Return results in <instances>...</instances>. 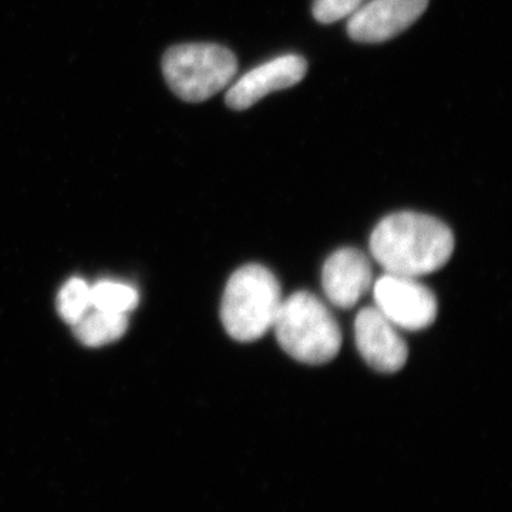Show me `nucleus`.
Wrapping results in <instances>:
<instances>
[{
	"label": "nucleus",
	"mask_w": 512,
	"mask_h": 512,
	"mask_svg": "<svg viewBox=\"0 0 512 512\" xmlns=\"http://www.w3.org/2000/svg\"><path fill=\"white\" fill-rule=\"evenodd\" d=\"M370 254L386 274H433L447 264L454 252V234L443 221L403 211L387 215L370 235Z\"/></svg>",
	"instance_id": "obj_1"
},
{
	"label": "nucleus",
	"mask_w": 512,
	"mask_h": 512,
	"mask_svg": "<svg viewBox=\"0 0 512 512\" xmlns=\"http://www.w3.org/2000/svg\"><path fill=\"white\" fill-rule=\"evenodd\" d=\"M90 293H92V308L99 311L127 315L138 305V292L133 286L123 282L104 279L90 286Z\"/></svg>",
	"instance_id": "obj_11"
},
{
	"label": "nucleus",
	"mask_w": 512,
	"mask_h": 512,
	"mask_svg": "<svg viewBox=\"0 0 512 512\" xmlns=\"http://www.w3.org/2000/svg\"><path fill=\"white\" fill-rule=\"evenodd\" d=\"M284 296L281 284L265 266H242L229 278L221 303L225 330L238 342H255L272 328Z\"/></svg>",
	"instance_id": "obj_3"
},
{
	"label": "nucleus",
	"mask_w": 512,
	"mask_h": 512,
	"mask_svg": "<svg viewBox=\"0 0 512 512\" xmlns=\"http://www.w3.org/2000/svg\"><path fill=\"white\" fill-rule=\"evenodd\" d=\"M272 329L285 353L305 365H325L342 348L338 320L322 299L308 291L284 299Z\"/></svg>",
	"instance_id": "obj_2"
},
{
	"label": "nucleus",
	"mask_w": 512,
	"mask_h": 512,
	"mask_svg": "<svg viewBox=\"0 0 512 512\" xmlns=\"http://www.w3.org/2000/svg\"><path fill=\"white\" fill-rule=\"evenodd\" d=\"M375 306L397 329L423 330L437 318L436 295L417 278L386 274L373 284Z\"/></svg>",
	"instance_id": "obj_5"
},
{
	"label": "nucleus",
	"mask_w": 512,
	"mask_h": 512,
	"mask_svg": "<svg viewBox=\"0 0 512 512\" xmlns=\"http://www.w3.org/2000/svg\"><path fill=\"white\" fill-rule=\"evenodd\" d=\"M429 0H372L350 15L348 35L359 43H382L399 36L426 12Z\"/></svg>",
	"instance_id": "obj_7"
},
{
	"label": "nucleus",
	"mask_w": 512,
	"mask_h": 512,
	"mask_svg": "<svg viewBox=\"0 0 512 512\" xmlns=\"http://www.w3.org/2000/svg\"><path fill=\"white\" fill-rule=\"evenodd\" d=\"M127 315L90 309L76 325L74 335L89 348H100L107 343L120 339L126 333Z\"/></svg>",
	"instance_id": "obj_10"
},
{
	"label": "nucleus",
	"mask_w": 512,
	"mask_h": 512,
	"mask_svg": "<svg viewBox=\"0 0 512 512\" xmlns=\"http://www.w3.org/2000/svg\"><path fill=\"white\" fill-rule=\"evenodd\" d=\"M238 73L237 56L220 45L188 43L163 57L165 82L187 103H201L224 90Z\"/></svg>",
	"instance_id": "obj_4"
},
{
	"label": "nucleus",
	"mask_w": 512,
	"mask_h": 512,
	"mask_svg": "<svg viewBox=\"0 0 512 512\" xmlns=\"http://www.w3.org/2000/svg\"><path fill=\"white\" fill-rule=\"evenodd\" d=\"M372 286V262L360 249H338L326 259L322 269V288L328 301L336 308H355Z\"/></svg>",
	"instance_id": "obj_9"
},
{
	"label": "nucleus",
	"mask_w": 512,
	"mask_h": 512,
	"mask_svg": "<svg viewBox=\"0 0 512 512\" xmlns=\"http://www.w3.org/2000/svg\"><path fill=\"white\" fill-rule=\"evenodd\" d=\"M365 0H313V18L323 25L338 22L355 13Z\"/></svg>",
	"instance_id": "obj_13"
},
{
	"label": "nucleus",
	"mask_w": 512,
	"mask_h": 512,
	"mask_svg": "<svg viewBox=\"0 0 512 512\" xmlns=\"http://www.w3.org/2000/svg\"><path fill=\"white\" fill-rule=\"evenodd\" d=\"M308 72V63L299 55L275 57L245 73L225 94L232 110H247L269 93L288 89L301 83Z\"/></svg>",
	"instance_id": "obj_8"
},
{
	"label": "nucleus",
	"mask_w": 512,
	"mask_h": 512,
	"mask_svg": "<svg viewBox=\"0 0 512 512\" xmlns=\"http://www.w3.org/2000/svg\"><path fill=\"white\" fill-rule=\"evenodd\" d=\"M92 309L90 285L80 278H72L63 285L57 296V312L64 322L76 325Z\"/></svg>",
	"instance_id": "obj_12"
},
{
	"label": "nucleus",
	"mask_w": 512,
	"mask_h": 512,
	"mask_svg": "<svg viewBox=\"0 0 512 512\" xmlns=\"http://www.w3.org/2000/svg\"><path fill=\"white\" fill-rule=\"evenodd\" d=\"M355 340L360 356L377 372L396 373L406 365L409 348L403 336L376 306L357 313Z\"/></svg>",
	"instance_id": "obj_6"
}]
</instances>
